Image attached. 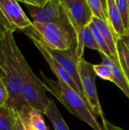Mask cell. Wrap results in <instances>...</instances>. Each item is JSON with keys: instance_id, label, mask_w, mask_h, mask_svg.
Returning a JSON list of instances; mask_svg holds the SVG:
<instances>
[{"instance_id": "30", "label": "cell", "mask_w": 129, "mask_h": 130, "mask_svg": "<svg viewBox=\"0 0 129 130\" xmlns=\"http://www.w3.org/2000/svg\"><path fill=\"white\" fill-rule=\"evenodd\" d=\"M120 39H122L124 41V43H125V45L127 46V47L128 48L129 50V31H127L126 34H125V35H124Z\"/></svg>"}, {"instance_id": "13", "label": "cell", "mask_w": 129, "mask_h": 130, "mask_svg": "<svg viewBox=\"0 0 129 130\" xmlns=\"http://www.w3.org/2000/svg\"><path fill=\"white\" fill-rule=\"evenodd\" d=\"M102 57V62L108 64L113 69V75H114V84L116 85L121 91L125 94V96L129 100V83L128 79L126 78L120 64H116L113 62L109 57L105 56L103 53H100Z\"/></svg>"}, {"instance_id": "14", "label": "cell", "mask_w": 129, "mask_h": 130, "mask_svg": "<svg viewBox=\"0 0 129 130\" xmlns=\"http://www.w3.org/2000/svg\"><path fill=\"white\" fill-rule=\"evenodd\" d=\"M43 114H45L50 120L55 130H70L53 100L49 99L48 107Z\"/></svg>"}, {"instance_id": "23", "label": "cell", "mask_w": 129, "mask_h": 130, "mask_svg": "<svg viewBox=\"0 0 129 130\" xmlns=\"http://www.w3.org/2000/svg\"><path fill=\"white\" fill-rule=\"evenodd\" d=\"M8 30L14 32L16 29L11 24H10V23L6 20V18L4 17V15L0 11V36L2 37L4 34H5Z\"/></svg>"}, {"instance_id": "20", "label": "cell", "mask_w": 129, "mask_h": 130, "mask_svg": "<svg viewBox=\"0 0 129 130\" xmlns=\"http://www.w3.org/2000/svg\"><path fill=\"white\" fill-rule=\"evenodd\" d=\"M29 120L34 130H48L42 112L31 109L29 113Z\"/></svg>"}, {"instance_id": "4", "label": "cell", "mask_w": 129, "mask_h": 130, "mask_svg": "<svg viewBox=\"0 0 129 130\" xmlns=\"http://www.w3.org/2000/svg\"><path fill=\"white\" fill-rule=\"evenodd\" d=\"M31 27L49 48L56 50H76V35L72 30L52 22H33Z\"/></svg>"}, {"instance_id": "29", "label": "cell", "mask_w": 129, "mask_h": 130, "mask_svg": "<svg viewBox=\"0 0 129 130\" xmlns=\"http://www.w3.org/2000/svg\"><path fill=\"white\" fill-rule=\"evenodd\" d=\"M75 1L76 0H58V2L63 6L65 11H68L71 8Z\"/></svg>"}, {"instance_id": "24", "label": "cell", "mask_w": 129, "mask_h": 130, "mask_svg": "<svg viewBox=\"0 0 129 130\" xmlns=\"http://www.w3.org/2000/svg\"><path fill=\"white\" fill-rule=\"evenodd\" d=\"M5 60L4 45L2 42V37L0 36V78H4V65Z\"/></svg>"}, {"instance_id": "1", "label": "cell", "mask_w": 129, "mask_h": 130, "mask_svg": "<svg viewBox=\"0 0 129 130\" xmlns=\"http://www.w3.org/2000/svg\"><path fill=\"white\" fill-rule=\"evenodd\" d=\"M14 31L8 30L2 36L5 60L4 65V78L9 93L7 105L17 110L20 113L29 112L31 108L27 104L21 94L22 78L19 56L21 53L14 38Z\"/></svg>"}, {"instance_id": "22", "label": "cell", "mask_w": 129, "mask_h": 130, "mask_svg": "<svg viewBox=\"0 0 129 130\" xmlns=\"http://www.w3.org/2000/svg\"><path fill=\"white\" fill-rule=\"evenodd\" d=\"M9 99V93L6 85L2 78H0V107L7 104Z\"/></svg>"}, {"instance_id": "31", "label": "cell", "mask_w": 129, "mask_h": 130, "mask_svg": "<svg viewBox=\"0 0 129 130\" xmlns=\"http://www.w3.org/2000/svg\"><path fill=\"white\" fill-rule=\"evenodd\" d=\"M102 4H103V6L104 8V10L106 11V12L107 13V1L106 0H100Z\"/></svg>"}, {"instance_id": "12", "label": "cell", "mask_w": 129, "mask_h": 130, "mask_svg": "<svg viewBox=\"0 0 129 130\" xmlns=\"http://www.w3.org/2000/svg\"><path fill=\"white\" fill-rule=\"evenodd\" d=\"M106 1H107V14H108L109 20L118 38L120 39L124 35H125L127 31L125 28L122 19L118 10L116 0H106Z\"/></svg>"}, {"instance_id": "25", "label": "cell", "mask_w": 129, "mask_h": 130, "mask_svg": "<svg viewBox=\"0 0 129 130\" xmlns=\"http://www.w3.org/2000/svg\"><path fill=\"white\" fill-rule=\"evenodd\" d=\"M14 130H26L20 113L14 110Z\"/></svg>"}, {"instance_id": "6", "label": "cell", "mask_w": 129, "mask_h": 130, "mask_svg": "<svg viewBox=\"0 0 129 130\" xmlns=\"http://www.w3.org/2000/svg\"><path fill=\"white\" fill-rule=\"evenodd\" d=\"M23 32H24V34L30 38V40L33 42V43L35 45V46L37 48V50L42 54V56H43V58L48 63L49 66L50 67L52 72L56 76L57 79L63 81L66 84H68L71 88H73L75 91H77L81 96V98L84 100V101L87 103L84 93L79 88V87L75 83V82L74 81L72 77L63 68V66L51 55V53L49 52V50L47 49V46L41 40V39L37 35V34L35 32V30L33 29V27H30L25 29L24 30H23Z\"/></svg>"}, {"instance_id": "16", "label": "cell", "mask_w": 129, "mask_h": 130, "mask_svg": "<svg viewBox=\"0 0 129 130\" xmlns=\"http://www.w3.org/2000/svg\"><path fill=\"white\" fill-rule=\"evenodd\" d=\"M117 51L120 66L129 83V50L122 39L117 40Z\"/></svg>"}, {"instance_id": "21", "label": "cell", "mask_w": 129, "mask_h": 130, "mask_svg": "<svg viewBox=\"0 0 129 130\" xmlns=\"http://www.w3.org/2000/svg\"><path fill=\"white\" fill-rule=\"evenodd\" d=\"M116 2L121 18L122 19L126 31H128L129 27V9L128 0H116Z\"/></svg>"}, {"instance_id": "10", "label": "cell", "mask_w": 129, "mask_h": 130, "mask_svg": "<svg viewBox=\"0 0 129 130\" xmlns=\"http://www.w3.org/2000/svg\"><path fill=\"white\" fill-rule=\"evenodd\" d=\"M47 49L49 52L51 53V55L69 73V75L72 77V78L74 79L75 83L78 85L79 88L84 93L82 85H81V78L79 75V70H78V63H79L80 59L77 56L76 50L68 49L66 50H52L49 48L48 46H47Z\"/></svg>"}, {"instance_id": "15", "label": "cell", "mask_w": 129, "mask_h": 130, "mask_svg": "<svg viewBox=\"0 0 129 130\" xmlns=\"http://www.w3.org/2000/svg\"><path fill=\"white\" fill-rule=\"evenodd\" d=\"M0 130H14V110L7 104L0 107Z\"/></svg>"}, {"instance_id": "27", "label": "cell", "mask_w": 129, "mask_h": 130, "mask_svg": "<svg viewBox=\"0 0 129 130\" xmlns=\"http://www.w3.org/2000/svg\"><path fill=\"white\" fill-rule=\"evenodd\" d=\"M29 113H20L21 116V118L23 120V122H24V126H25V129L26 130H34L33 128L32 127L30 123V120H29Z\"/></svg>"}, {"instance_id": "11", "label": "cell", "mask_w": 129, "mask_h": 130, "mask_svg": "<svg viewBox=\"0 0 129 130\" xmlns=\"http://www.w3.org/2000/svg\"><path fill=\"white\" fill-rule=\"evenodd\" d=\"M92 21L94 22V24L97 27L106 42L107 43L113 55L115 57L119 58L117 51V40L119 38L115 31L113 30V27L103 20H101L94 16L93 17Z\"/></svg>"}, {"instance_id": "9", "label": "cell", "mask_w": 129, "mask_h": 130, "mask_svg": "<svg viewBox=\"0 0 129 130\" xmlns=\"http://www.w3.org/2000/svg\"><path fill=\"white\" fill-rule=\"evenodd\" d=\"M0 11L16 30L23 31L32 26L33 22L27 18L17 0H0Z\"/></svg>"}, {"instance_id": "3", "label": "cell", "mask_w": 129, "mask_h": 130, "mask_svg": "<svg viewBox=\"0 0 129 130\" xmlns=\"http://www.w3.org/2000/svg\"><path fill=\"white\" fill-rule=\"evenodd\" d=\"M21 73L22 78L21 94L27 104L33 110L45 113L49 99L46 96V89L36 74L33 72L22 53L19 56Z\"/></svg>"}, {"instance_id": "5", "label": "cell", "mask_w": 129, "mask_h": 130, "mask_svg": "<svg viewBox=\"0 0 129 130\" xmlns=\"http://www.w3.org/2000/svg\"><path fill=\"white\" fill-rule=\"evenodd\" d=\"M78 70L87 104L93 113L103 120L105 117L97 91V75L94 69V65L86 61L84 58L81 59L78 63Z\"/></svg>"}, {"instance_id": "8", "label": "cell", "mask_w": 129, "mask_h": 130, "mask_svg": "<svg viewBox=\"0 0 129 130\" xmlns=\"http://www.w3.org/2000/svg\"><path fill=\"white\" fill-rule=\"evenodd\" d=\"M65 12L77 39L82 29L92 21L94 14L87 0H76L71 8Z\"/></svg>"}, {"instance_id": "32", "label": "cell", "mask_w": 129, "mask_h": 130, "mask_svg": "<svg viewBox=\"0 0 129 130\" xmlns=\"http://www.w3.org/2000/svg\"><path fill=\"white\" fill-rule=\"evenodd\" d=\"M128 9H129V0H128ZM128 31H129V27H128Z\"/></svg>"}, {"instance_id": "19", "label": "cell", "mask_w": 129, "mask_h": 130, "mask_svg": "<svg viewBox=\"0 0 129 130\" xmlns=\"http://www.w3.org/2000/svg\"><path fill=\"white\" fill-rule=\"evenodd\" d=\"M94 69L97 75L100 78L103 80H106L114 83V75L112 68L106 63L101 62L100 64L94 65Z\"/></svg>"}, {"instance_id": "26", "label": "cell", "mask_w": 129, "mask_h": 130, "mask_svg": "<svg viewBox=\"0 0 129 130\" xmlns=\"http://www.w3.org/2000/svg\"><path fill=\"white\" fill-rule=\"evenodd\" d=\"M17 2H22L25 5H30L37 7H43L49 0H17Z\"/></svg>"}, {"instance_id": "17", "label": "cell", "mask_w": 129, "mask_h": 130, "mask_svg": "<svg viewBox=\"0 0 129 130\" xmlns=\"http://www.w3.org/2000/svg\"><path fill=\"white\" fill-rule=\"evenodd\" d=\"M89 27L91 29L92 32L94 33V34L95 36V38L97 40V44L100 46V52L99 53L104 54L105 56H106L109 59H119V58L115 57L113 55V53H112V52H111V50H110V49H109V46L107 44V43L106 42V40H104V38L103 37V36L101 35L99 30L95 26V24H94L93 21H91L90 23Z\"/></svg>"}, {"instance_id": "2", "label": "cell", "mask_w": 129, "mask_h": 130, "mask_svg": "<svg viewBox=\"0 0 129 130\" xmlns=\"http://www.w3.org/2000/svg\"><path fill=\"white\" fill-rule=\"evenodd\" d=\"M41 81L47 91L51 93L61 102L71 113L85 122L94 130H104L97 121L87 104L81 96L68 84L61 80L54 81L47 78L43 72H40Z\"/></svg>"}, {"instance_id": "7", "label": "cell", "mask_w": 129, "mask_h": 130, "mask_svg": "<svg viewBox=\"0 0 129 130\" xmlns=\"http://www.w3.org/2000/svg\"><path fill=\"white\" fill-rule=\"evenodd\" d=\"M26 8L33 19L32 22L56 23L73 30L65 10L58 0H49L43 7L26 5Z\"/></svg>"}, {"instance_id": "18", "label": "cell", "mask_w": 129, "mask_h": 130, "mask_svg": "<svg viewBox=\"0 0 129 130\" xmlns=\"http://www.w3.org/2000/svg\"><path fill=\"white\" fill-rule=\"evenodd\" d=\"M90 8L94 17H97L101 20H103L106 23H108L110 26V21L108 18V14L104 10L103 4L100 0H87ZM112 27V26H111Z\"/></svg>"}, {"instance_id": "28", "label": "cell", "mask_w": 129, "mask_h": 130, "mask_svg": "<svg viewBox=\"0 0 129 130\" xmlns=\"http://www.w3.org/2000/svg\"><path fill=\"white\" fill-rule=\"evenodd\" d=\"M103 124V129L104 130H124L115 125H113L112 123L109 122L106 118H103L102 120Z\"/></svg>"}]
</instances>
